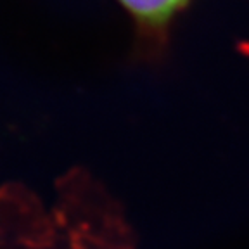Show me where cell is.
<instances>
[{
    "instance_id": "6da1fadb",
    "label": "cell",
    "mask_w": 249,
    "mask_h": 249,
    "mask_svg": "<svg viewBox=\"0 0 249 249\" xmlns=\"http://www.w3.org/2000/svg\"><path fill=\"white\" fill-rule=\"evenodd\" d=\"M120 2L142 24L160 28L164 26L189 0H120Z\"/></svg>"
}]
</instances>
